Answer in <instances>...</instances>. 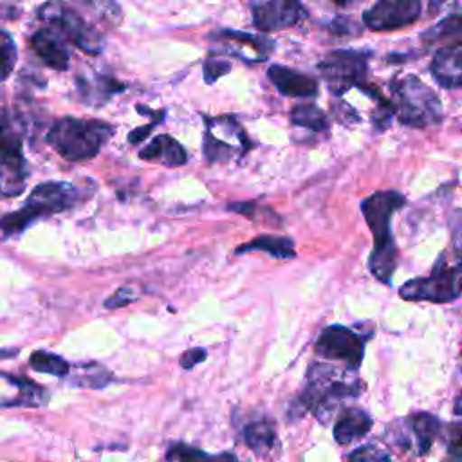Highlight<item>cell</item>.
<instances>
[{
  "instance_id": "obj_1",
  "label": "cell",
  "mask_w": 462,
  "mask_h": 462,
  "mask_svg": "<svg viewBox=\"0 0 462 462\" xmlns=\"http://www.w3.org/2000/svg\"><path fill=\"white\" fill-rule=\"evenodd\" d=\"M406 199L395 189L375 191L361 202V213L374 235V249L368 258V269L375 280L392 282L397 265V247L392 236V215L404 206Z\"/></svg>"
},
{
  "instance_id": "obj_2",
  "label": "cell",
  "mask_w": 462,
  "mask_h": 462,
  "mask_svg": "<svg viewBox=\"0 0 462 462\" xmlns=\"http://www.w3.org/2000/svg\"><path fill=\"white\" fill-rule=\"evenodd\" d=\"M361 392L363 383L357 377L327 363H312L298 402L303 411H312L319 422L327 424L346 399Z\"/></svg>"
},
{
  "instance_id": "obj_3",
  "label": "cell",
  "mask_w": 462,
  "mask_h": 462,
  "mask_svg": "<svg viewBox=\"0 0 462 462\" xmlns=\"http://www.w3.org/2000/svg\"><path fill=\"white\" fill-rule=\"evenodd\" d=\"M112 134L114 126L105 121L67 116L52 123L45 141L54 152L69 161H87L99 153Z\"/></svg>"
},
{
  "instance_id": "obj_4",
  "label": "cell",
  "mask_w": 462,
  "mask_h": 462,
  "mask_svg": "<svg viewBox=\"0 0 462 462\" xmlns=\"http://www.w3.org/2000/svg\"><path fill=\"white\" fill-rule=\"evenodd\" d=\"M78 200L79 188L72 182H43L34 186L22 208L4 215V238L22 233L38 218H47L51 215L70 209Z\"/></svg>"
},
{
  "instance_id": "obj_5",
  "label": "cell",
  "mask_w": 462,
  "mask_h": 462,
  "mask_svg": "<svg viewBox=\"0 0 462 462\" xmlns=\"http://www.w3.org/2000/svg\"><path fill=\"white\" fill-rule=\"evenodd\" d=\"M397 119L411 128H426L442 119L439 96L417 76L406 74L390 83Z\"/></svg>"
},
{
  "instance_id": "obj_6",
  "label": "cell",
  "mask_w": 462,
  "mask_h": 462,
  "mask_svg": "<svg viewBox=\"0 0 462 462\" xmlns=\"http://www.w3.org/2000/svg\"><path fill=\"white\" fill-rule=\"evenodd\" d=\"M462 294V267L451 265L444 254H440L430 273L424 278H413L401 285L399 296L408 301H431L449 303Z\"/></svg>"
},
{
  "instance_id": "obj_7",
  "label": "cell",
  "mask_w": 462,
  "mask_h": 462,
  "mask_svg": "<svg viewBox=\"0 0 462 462\" xmlns=\"http://www.w3.org/2000/svg\"><path fill=\"white\" fill-rule=\"evenodd\" d=\"M38 18L47 22L49 27L61 32L87 54H99L103 51V34L67 4L47 2L38 9Z\"/></svg>"
},
{
  "instance_id": "obj_8",
  "label": "cell",
  "mask_w": 462,
  "mask_h": 462,
  "mask_svg": "<svg viewBox=\"0 0 462 462\" xmlns=\"http://www.w3.org/2000/svg\"><path fill=\"white\" fill-rule=\"evenodd\" d=\"M318 69L332 94L341 96L352 87H363L366 78V54L361 51L339 49L325 54Z\"/></svg>"
},
{
  "instance_id": "obj_9",
  "label": "cell",
  "mask_w": 462,
  "mask_h": 462,
  "mask_svg": "<svg viewBox=\"0 0 462 462\" xmlns=\"http://www.w3.org/2000/svg\"><path fill=\"white\" fill-rule=\"evenodd\" d=\"M368 337L370 334L363 336L343 325H328L316 339L314 350L323 359L343 361L350 370H357L363 361Z\"/></svg>"
},
{
  "instance_id": "obj_10",
  "label": "cell",
  "mask_w": 462,
  "mask_h": 462,
  "mask_svg": "<svg viewBox=\"0 0 462 462\" xmlns=\"http://www.w3.org/2000/svg\"><path fill=\"white\" fill-rule=\"evenodd\" d=\"M0 150H2V180H0L2 195L4 197L20 195L25 188L27 166L22 153L20 134L14 130V125H11L7 110H4L2 114Z\"/></svg>"
},
{
  "instance_id": "obj_11",
  "label": "cell",
  "mask_w": 462,
  "mask_h": 462,
  "mask_svg": "<svg viewBox=\"0 0 462 462\" xmlns=\"http://www.w3.org/2000/svg\"><path fill=\"white\" fill-rule=\"evenodd\" d=\"M388 431L392 433L393 442L401 448L415 455H424L430 451L435 437L440 431V420L431 413L419 411L392 424Z\"/></svg>"
},
{
  "instance_id": "obj_12",
  "label": "cell",
  "mask_w": 462,
  "mask_h": 462,
  "mask_svg": "<svg viewBox=\"0 0 462 462\" xmlns=\"http://www.w3.org/2000/svg\"><path fill=\"white\" fill-rule=\"evenodd\" d=\"M420 7L417 0H383L363 13V22L372 31H393L413 23Z\"/></svg>"
},
{
  "instance_id": "obj_13",
  "label": "cell",
  "mask_w": 462,
  "mask_h": 462,
  "mask_svg": "<svg viewBox=\"0 0 462 462\" xmlns=\"http://www.w3.org/2000/svg\"><path fill=\"white\" fill-rule=\"evenodd\" d=\"M253 23L260 31H282L300 23L307 9L294 0H271L251 4Z\"/></svg>"
},
{
  "instance_id": "obj_14",
  "label": "cell",
  "mask_w": 462,
  "mask_h": 462,
  "mask_svg": "<svg viewBox=\"0 0 462 462\" xmlns=\"http://www.w3.org/2000/svg\"><path fill=\"white\" fill-rule=\"evenodd\" d=\"M213 38H217L229 54L244 61H263L274 51V42L271 38L253 32L220 29L213 32Z\"/></svg>"
},
{
  "instance_id": "obj_15",
  "label": "cell",
  "mask_w": 462,
  "mask_h": 462,
  "mask_svg": "<svg viewBox=\"0 0 462 462\" xmlns=\"http://www.w3.org/2000/svg\"><path fill=\"white\" fill-rule=\"evenodd\" d=\"M31 51L54 70H67L70 61V49L65 43V36L52 27L40 29L29 38Z\"/></svg>"
},
{
  "instance_id": "obj_16",
  "label": "cell",
  "mask_w": 462,
  "mask_h": 462,
  "mask_svg": "<svg viewBox=\"0 0 462 462\" xmlns=\"http://www.w3.org/2000/svg\"><path fill=\"white\" fill-rule=\"evenodd\" d=\"M49 401V393L43 386L31 379L2 374V406H43Z\"/></svg>"
},
{
  "instance_id": "obj_17",
  "label": "cell",
  "mask_w": 462,
  "mask_h": 462,
  "mask_svg": "<svg viewBox=\"0 0 462 462\" xmlns=\"http://www.w3.org/2000/svg\"><path fill=\"white\" fill-rule=\"evenodd\" d=\"M433 79L444 88L462 87V40L439 49L430 65Z\"/></svg>"
},
{
  "instance_id": "obj_18",
  "label": "cell",
  "mask_w": 462,
  "mask_h": 462,
  "mask_svg": "<svg viewBox=\"0 0 462 462\" xmlns=\"http://www.w3.org/2000/svg\"><path fill=\"white\" fill-rule=\"evenodd\" d=\"M267 78L271 83L289 97H316L318 83L312 76H307L296 69L283 65H271L267 69Z\"/></svg>"
},
{
  "instance_id": "obj_19",
  "label": "cell",
  "mask_w": 462,
  "mask_h": 462,
  "mask_svg": "<svg viewBox=\"0 0 462 462\" xmlns=\"http://www.w3.org/2000/svg\"><path fill=\"white\" fill-rule=\"evenodd\" d=\"M139 159L159 162L164 166H182L188 161V153L177 139L161 134L139 150Z\"/></svg>"
},
{
  "instance_id": "obj_20",
  "label": "cell",
  "mask_w": 462,
  "mask_h": 462,
  "mask_svg": "<svg viewBox=\"0 0 462 462\" xmlns=\"http://www.w3.org/2000/svg\"><path fill=\"white\" fill-rule=\"evenodd\" d=\"M372 428V417L361 408H346L334 424V439L339 444H350L363 439Z\"/></svg>"
},
{
  "instance_id": "obj_21",
  "label": "cell",
  "mask_w": 462,
  "mask_h": 462,
  "mask_svg": "<svg viewBox=\"0 0 462 462\" xmlns=\"http://www.w3.org/2000/svg\"><path fill=\"white\" fill-rule=\"evenodd\" d=\"M276 439L278 435H276L274 422L265 417L251 420L244 426V442L258 457L271 455L276 446Z\"/></svg>"
},
{
  "instance_id": "obj_22",
  "label": "cell",
  "mask_w": 462,
  "mask_h": 462,
  "mask_svg": "<svg viewBox=\"0 0 462 462\" xmlns=\"http://www.w3.org/2000/svg\"><path fill=\"white\" fill-rule=\"evenodd\" d=\"M249 251H263L271 254L273 258H294V249H292V240L287 236H274V235H260L240 247L235 249V254L240 253H249Z\"/></svg>"
},
{
  "instance_id": "obj_23",
  "label": "cell",
  "mask_w": 462,
  "mask_h": 462,
  "mask_svg": "<svg viewBox=\"0 0 462 462\" xmlns=\"http://www.w3.org/2000/svg\"><path fill=\"white\" fill-rule=\"evenodd\" d=\"M166 462H238V458L231 451L209 455V453H206L199 448L188 446V444H173L166 451Z\"/></svg>"
},
{
  "instance_id": "obj_24",
  "label": "cell",
  "mask_w": 462,
  "mask_h": 462,
  "mask_svg": "<svg viewBox=\"0 0 462 462\" xmlns=\"http://www.w3.org/2000/svg\"><path fill=\"white\" fill-rule=\"evenodd\" d=\"M289 119L292 125L309 128L312 132H325L330 126L328 116L319 106H316L312 103H301V105L292 106Z\"/></svg>"
},
{
  "instance_id": "obj_25",
  "label": "cell",
  "mask_w": 462,
  "mask_h": 462,
  "mask_svg": "<svg viewBox=\"0 0 462 462\" xmlns=\"http://www.w3.org/2000/svg\"><path fill=\"white\" fill-rule=\"evenodd\" d=\"M112 381V374L99 363H83L74 368L72 384L76 386H88V388H101Z\"/></svg>"
},
{
  "instance_id": "obj_26",
  "label": "cell",
  "mask_w": 462,
  "mask_h": 462,
  "mask_svg": "<svg viewBox=\"0 0 462 462\" xmlns=\"http://www.w3.org/2000/svg\"><path fill=\"white\" fill-rule=\"evenodd\" d=\"M462 36V11L451 13L446 18H442L439 23L430 27L426 32H422V40L426 43H437L451 38H460Z\"/></svg>"
},
{
  "instance_id": "obj_27",
  "label": "cell",
  "mask_w": 462,
  "mask_h": 462,
  "mask_svg": "<svg viewBox=\"0 0 462 462\" xmlns=\"http://www.w3.org/2000/svg\"><path fill=\"white\" fill-rule=\"evenodd\" d=\"M29 366L36 372L51 374L56 377H65L70 372V365L61 356L49 350H34L29 357Z\"/></svg>"
},
{
  "instance_id": "obj_28",
  "label": "cell",
  "mask_w": 462,
  "mask_h": 462,
  "mask_svg": "<svg viewBox=\"0 0 462 462\" xmlns=\"http://www.w3.org/2000/svg\"><path fill=\"white\" fill-rule=\"evenodd\" d=\"M0 58H2V79H7L16 63V45L5 29L0 31Z\"/></svg>"
},
{
  "instance_id": "obj_29",
  "label": "cell",
  "mask_w": 462,
  "mask_h": 462,
  "mask_svg": "<svg viewBox=\"0 0 462 462\" xmlns=\"http://www.w3.org/2000/svg\"><path fill=\"white\" fill-rule=\"evenodd\" d=\"M348 462H392V460H390L388 453L384 449H381L379 446L366 444V446L354 449L348 455Z\"/></svg>"
},
{
  "instance_id": "obj_30",
  "label": "cell",
  "mask_w": 462,
  "mask_h": 462,
  "mask_svg": "<svg viewBox=\"0 0 462 462\" xmlns=\"http://www.w3.org/2000/svg\"><path fill=\"white\" fill-rule=\"evenodd\" d=\"M231 69V63L224 58L218 56H209L204 61V81L206 83H213L218 78H222L224 74H227Z\"/></svg>"
},
{
  "instance_id": "obj_31",
  "label": "cell",
  "mask_w": 462,
  "mask_h": 462,
  "mask_svg": "<svg viewBox=\"0 0 462 462\" xmlns=\"http://www.w3.org/2000/svg\"><path fill=\"white\" fill-rule=\"evenodd\" d=\"M448 453L455 462H462V424H449L446 431Z\"/></svg>"
},
{
  "instance_id": "obj_32",
  "label": "cell",
  "mask_w": 462,
  "mask_h": 462,
  "mask_svg": "<svg viewBox=\"0 0 462 462\" xmlns=\"http://www.w3.org/2000/svg\"><path fill=\"white\" fill-rule=\"evenodd\" d=\"M135 298H137V296L132 292V289H128V287H121V289H117V292H114L110 298H106L105 307H106V309L123 307V305H126V303L134 301Z\"/></svg>"
},
{
  "instance_id": "obj_33",
  "label": "cell",
  "mask_w": 462,
  "mask_h": 462,
  "mask_svg": "<svg viewBox=\"0 0 462 462\" xmlns=\"http://www.w3.org/2000/svg\"><path fill=\"white\" fill-rule=\"evenodd\" d=\"M204 359H206V350L200 348V346H195V348L186 350V352L180 356V366L186 368V370H189V368H193L195 365H199V363L204 361Z\"/></svg>"
},
{
  "instance_id": "obj_34",
  "label": "cell",
  "mask_w": 462,
  "mask_h": 462,
  "mask_svg": "<svg viewBox=\"0 0 462 462\" xmlns=\"http://www.w3.org/2000/svg\"><path fill=\"white\" fill-rule=\"evenodd\" d=\"M153 126H155V123H148V125H144V126L135 128L134 132L128 134V141H130L132 144H141V143L144 141V137L150 135V132H152Z\"/></svg>"
},
{
  "instance_id": "obj_35",
  "label": "cell",
  "mask_w": 462,
  "mask_h": 462,
  "mask_svg": "<svg viewBox=\"0 0 462 462\" xmlns=\"http://www.w3.org/2000/svg\"><path fill=\"white\" fill-rule=\"evenodd\" d=\"M453 253H455L457 263L462 267V226L457 227V231L453 233Z\"/></svg>"
},
{
  "instance_id": "obj_36",
  "label": "cell",
  "mask_w": 462,
  "mask_h": 462,
  "mask_svg": "<svg viewBox=\"0 0 462 462\" xmlns=\"http://www.w3.org/2000/svg\"><path fill=\"white\" fill-rule=\"evenodd\" d=\"M227 209H233V211H236L240 215L251 217L253 209H254V202H231V204H227Z\"/></svg>"
},
{
  "instance_id": "obj_37",
  "label": "cell",
  "mask_w": 462,
  "mask_h": 462,
  "mask_svg": "<svg viewBox=\"0 0 462 462\" xmlns=\"http://www.w3.org/2000/svg\"><path fill=\"white\" fill-rule=\"evenodd\" d=\"M453 411L457 415H462V392L455 397V404H453Z\"/></svg>"
}]
</instances>
